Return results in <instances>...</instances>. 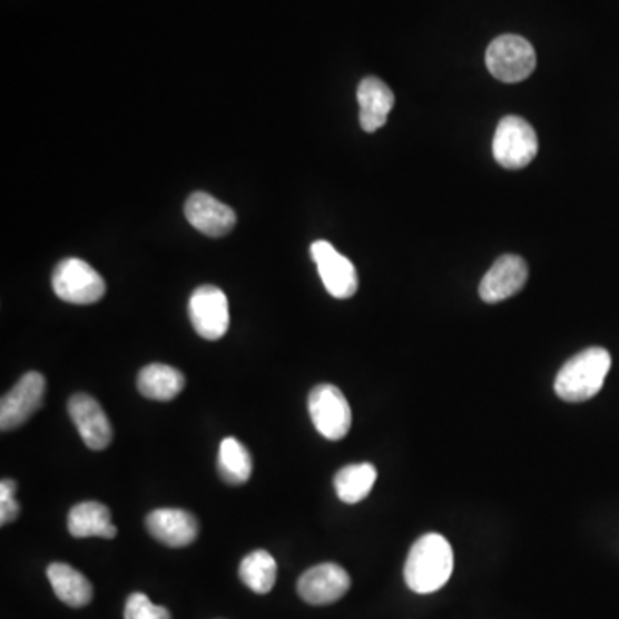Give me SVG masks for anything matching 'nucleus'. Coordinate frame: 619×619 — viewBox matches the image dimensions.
<instances>
[{"label": "nucleus", "mask_w": 619, "mask_h": 619, "mask_svg": "<svg viewBox=\"0 0 619 619\" xmlns=\"http://www.w3.org/2000/svg\"><path fill=\"white\" fill-rule=\"evenodd\" d=\"M138 391L148 400L170 401L185 390L186 379L178 369L151 363L138 374Z\"/></svg>", "instance_id": "a211bd4d"}, {"label": "nucleus", "mask_w": 619, "mask_h": 619, "mask_svg": "<svg viewBox=\"0 0 619 619\" xmlns=\"http://www.w3.org/2000/svg\"><path fill=\"white\" fill-rule=\"evenodd\" d=\"M611 371V355L605 347H587L564 363L554 381V391L568 403L592 400Z\"/></svg>", "instance_id": "f03ea898"}, {"label": "nucleus", "mask_w": 619, "mask_h": 619, "mask_svg": "<svg viewBox=\"0 0 619 619\" xmlns=\"http://www.w3.org/2000/svg\"><path fill=\"white\" fill-rule=\"evenodd\" d=\"M308 412L318 434L328 441H341L352 429V409L336 385H315L308 396Z\"/></svg>", "instance_id": "423d86ee"}, {"label": "nucleus", "mask_w": 619, "mask_h": 619, "mask_svg": "<svg viewBox=\"0 0 619 619\" xmlns=\"http://www.w3.org/2000/svg\"><path fill=\"white\" fill-rule=\"evenodd\" d=\"M239 578L255 593L264 596V593L271 592L277 580L276 559L267 551H262V549L249 552L239 564Z\"/></svg>", "instance_id": "412c9836"}, {"label": "nucleus", "mask_w": 619, "mask_h": 619, "mask_svg": "<svg viewBox=\"0 0 619 619\" xmlns=\"http://www.w3.org/2000/svg\"><path fill=\"white\" fill-rule=\"evenodd\" d=\"M539 151L536 129L518 116H507L495 129L492 154L495 163L504 169H523L532 164Z\"/></svg>", "instance_id": "39448f33"}, {"label": "nucleus", "mask_w": 619, "mask_h": 619, "mask_svg": "<svg viewBox=\"0 0 619 619\" xmlns=\"http://www.w3.org/2000/svg\"><path fill=\"white\" fill-rule=\"evenodd\" d=\"M529 279V267L518 255H502L495 261L482 283L480 298L485 303H499L511 298L523 289Z\"/></svg>", "instance_id": "f8f14e48"}, {"label": "nucleus", "mask_w": 619, "mask_h": 619, "mask_svg": "<svg viewBox=\"0 0 619 619\" xmlns=\"http://www.w3.org/2000/svg\"><path fill=\"white\" fill-rule=\"evenodd\" d=\"M68 530L76 539H87V537L114 539L118 536V529L114 527L109 508L97 501L76 504L69 511Z\"/></svg>", "instance_id": "dca6fc26"}, {"label": "nucleus", "mask_w": 619, "mask_h": 619, "mask_svg": "<svg viewBox=\"0 0 619 619\" xmlns=\"http://www.w3.org/2000/svg\"><path fill=\"white\" fill-rule=\"evenodd\" d=\"M450 542L439 533L420 537L404 564V582L415 593H432L446 586L453 574Z\"/></svg>", "instance_id": "f257e3e1"}, {"label": "nucleus", "mask_w": 619, "mask_h": 619, "mask_svg": "<svg viewBox=\"0 0 619 619\" xmlns=\"http://www.w3.org/2000/svg\"><path fill=\"white\" fill-rule=\"evenodd\" d=\"M125 619H173L164 606L154 605L145 593L135 592L128 597Z\"/></svg>", "instance_id": "4be33fe9"}, {"label": "nucleus", "mask_w": 619, "mask_h": 619, "mask_svg": "<svg viewBox=\"0 0 619 619\" xmlns=\"http://www.w3.org/2000/svg\"><path fill=\"white\" fill-rule=\"evenodd\" d=\"M485 65L495 80L520 83L536 71V50L523 37L501 35L488 47Z\"/></svg>", "instance_id": "7ed1b4c3"}, {"label": "nucleus", "mask_w": 619, "mask_h": 619, "mask_svg": "<svg viewBox=\"0 0 619 619\" xmlns=\"http://www.w3.org/2000/svg\"><path fill=\"white\" fill-rule=\"evenodd\" d=\"M147 529L150 536L163 544L169 548H185L195 542L200 525L189 511L160 508L148 514Z\"/></svg>", "instance_id": "4468645a"}, {"label": "nucleus", "mask_w": 619, "mask_h": 619, "mask_svg": "<svg viewBox=\"0 0 619 619\" xmlns=\"http://www.w3.org/2000/svg\"><path fill=\"white\" fill-rule=\"evenodd\" d=\"M50 586L57 599L69 608H85L94 599V587L80 571L66 563H52L47 568Z\"/></svg>", "instance_id": "f3484780"}, {"label": "nucleus", "mask_w": 619, "mask_h": 619, "mask_svg": "<svg viewBox=\"0 0 619 619\" xmlns=\"http://www.w3.org/2000/svg\"><path fill=\"white\" fill-rule=\"evenodd\" d=\"M352 587V578L340 564L324 563L310 568L298 580V593L312 606H327L340 601Z\"/></svg>", "instance_id": "9d476101"}, {"label": "nucleus", "mask_w": 619, "mask_h": 619, "mask_svg": "<svg viewBox=\"0 0 619 619\" xmlns=\"http://www.w3.org/2000/svg\"><path fill=\"white\" fill-rule=\"evenodd\" d=\"M46 377L40 372H28L0 401V429L8 432L21 428L43 403Z\"/></svg>", "instance_id": "1a4fd4ad"}, {"label": "nucleus", "mask_w": 619, "mask_h": 619, "mask_svg": "<svg viewBox=\"0 0 619 619\" xmlns=\"http://www.w3.org/2000/svg\"><path fill=\"white\" fill-rule=\"evenodd\" d=\"M217 470H219L220 479L229 485H242V483L248 482L254 472V461L242 441L226 438L220 442Z\"/></svg>", "instance_id": "aec40b11"}, {"label": "nucleus", "mask_w": 619, "mask_h": 619, "mask_svg": "<svg viewBox=\"0 0 619 619\" xmlns=\"http://www.w3.org/2000/svg\"><path fill=\"white\" fill-rule=\"evenodd\" d=\"M356 99L360 106V125L366 132L381 129L387 122L396 102L393 90L375 76L363 78L356 91Z\"/></svg>", "instance_id": "2eb2a0df"}, {"label": "nucleus", "mask_w": 619, "mask_h": 619, "mask_svg": "<svg viewBox=\"0 0 619 619\" xmlns=\"http://www.w3.org/2000/svg\"><path fill=\"white\" fill-rule=\"evenodd\" d=\"M16 489H18V485H16L14 480H2L0 482V523L2 525H8L21 513V507L14 499Z\"/></svg>", "instance_id": "5701e85b"}, {"label": "nucleus", "mask_w": 619, "mask_h": 619, "mask_svg": "<svg viewBox=\"0 0 619 619\" xmlns=\"http://www.w3.org/2000/svg\"><path fill=\"white\" fill-rule=\"evenodd\" d=\"M69 416L90 450L102 451L112 442V425L99 401L88 394H75L68 403Z\"/></svg>", "instance_id": "9b49d317"}, {"label": "nucleus", "mask_w": 619, "mask_h": 619, "mask_svg": "<svg viewBox=\"0 0 619 619\" xmlns=\"http://www.w3.org/2000/svg\"><path fill=\"white\" fill-rule=\"evenodd\" d=\"M310 254L317 264L318 274L328 295L337 299L355 296L358 289V274L350 258L344 257L328 242H315L310 246Z\"/></svg>", "instance_id": "6e6552de"}, {"label": "nucleus", "mask_w": 619, "mask_h": 619, "mask_svg": "<svg viewBox=\"0 0 619 619\" xmlns=\"http://www.w3.org/2000/svg\"><path fill=\"white\" fill-rule=\"evenodd\" d=\"M375 480H377V470L374 464H347L334 476V489L341 501L355 504L371 494Z\"/></svg>", "instance_id": "6ab92c4d"}, {"label": "nucleus", "mask_w": 619, "mask_h": 619, "mask_svg": "<svg viewBox=\"0 0 619 619\" xmlns=\"http://www.w3.org/2000/svg\"><path fill=\"white\" fill-rule=\"evenodd\" d=\"M52 287L62 302L91 305L106 295V281L81 258H66L53 268Z\"/></svg>", "instance_id": "20e7f679"}, {"label": "nucleus", "mask_w": 619, "mask_h": 619, "mask_svg": "<svg viewBox=\"0 0 619 619\" xmlns=\"http://www.w3.org/2000/svg\"><path fill=\"white\" fill-rule=\"evenodd\" d=\"M185 216L195 229L210 238H223L236 226V214L208 193H193L185 205Z\"/></svg>", "instance_id": "ddd939ff"}, {"label": "nucleus", "mask_w": 619, "mask_h": 619, "mask_svg": "<svg viewBox=\"0 0 619 619\" xmlns=\"http://www.w3.org/2000/svg\"><path fill=\"white\" fill-rule=\"evenodd\" d=\"M188 314L193 328L204 340H220L229 328V302L217 286L197 287L189 298Z\"/></svg>", "instance_id": "0eeeda50"}]
</instances>
